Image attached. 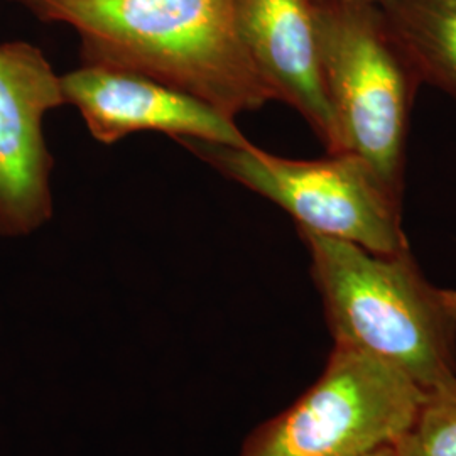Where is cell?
I'll use <instances>...</instances> for the list:
<instances>
[{"label": "cell", "instance_id": "8fae6325", "mask_svg": "<svg viewBox=\"0 0 456 456\" xmlns=\"http://www.w3.org/2000/svg\"><path fill=\"white\" fill-rule=\"evenodd\" d=\"M367 456H399V453H397V450L392 444V446H384V448H380V450H377L374 453Z\"/></svg>", "mask_w": 456, "mask_h": 456}, {"label": "cell", "instance_id": "7c38bea8", "mask_svg": "<svg viewBox=\"0 0 456 456\" xmlns=\"http://www.w3.org/2000/svg\"><path fill=\"white\" fill-rule=\"evenodd\" d=\"M357 2H370V4H380L382 0H357Z\"/></svg>", "mask_w": 456, "mask_h": 456}, {"label": "cell", "instance_id": "6da1fadb", "mask_svg": "<svg viewBox=\"0 0 456 456\" xmlns=\"http://www.w3.org/2000/svg\"><path fill=\"white\" fill-rule=\"evenodd\" d=\"M80 37L85 65L129 69L235 118L276 100L247 54L237 0H12Z\"/></svg>", "mask_w": 456, "mask_h": 456}, {"label": "cell", "instance_id": "7a4b0ae2", "mask_svg": "<svg viewBox=\"0 0 456 456\" xmlns=\"http://www.w3.org/2000/svg\"><path fill=\"white\" fill-rule=\"evenodd\" d=\"M333 343L386 362L424 392L456 391V291L424 277L409 247L374 254L297 227Z\"/></svg>", "mask_w": 456, "mask_h": 456}, {"label": "cell", "instance_id": "9c48e42d", "mask_svg": "<svg viewBox=\"0 0 456 456\" xmlns=\"http://www.w3.org/2000/svg\"><path fill=\"white\" fill-rule=\"evenodd\" d=\"M379 7L421 82L456 102V0H382Z\"/></svg>", "mask_w": 456, "mask_h": 456}, {"label": "cell", "instance_id": "52a82bcc", "mask_svg": "<svg viewBox=\"0 0 456 456\" xmlns=\"http://www.w3.org/2000/svg\"><path fill=\"white\" fill-rule=\"evenodd\" d=\"M61 86L65 103L80 112L92 137L105 146L137 132H161L175 141L250 144L235 118L201 98L135 71L82 63L61 77Z\"/></svg>", "mask_w": 456, "mask_h": 456}, {"label": "cell", "instance_id": "8992f818", "mask_svg": "<svg viewBox=\"0 0 456 456\" xmlns=\"http://www.w3.org/2000/svg\"><path fill=\"white\" fill-rule=\"evenodd\" d=\"M66 105L58 75L37 46L0 43V237H26L53 216V156L45 117Z\"/></svg>", "mask_w": 456, "mask_h": 456}, {"label": "cell", "instance_id": "3957f363", "mask_svg": "<svg viewBox=\"0 0 456 456\" xmlns=\"http://www.w3.org/2000/svg\"><path fill=\"white\" fill-rule=\"evenodd\" d=\"M337 152L369 164L403 200L409 118L423 85L379 4L310 0Z\"/></svg>", "mask_w": 456, "mask_h": 456}, {"label": "cell", "instance_id": "277c9868", "mask_svg": "<svg viewBox=\"0 0 456 456\" xmlns=\"http://www.w3.org/2000/svg\"><path fill=\"white\" fill-rule=\"evenodd\" d=\"M176 142L228 180L276 203L297 227L384 256L409 247L403 230V200L352 152L299 161L265 152L252 142Z\"/></svg>", "mask_w": 456, "mask_h": 456}, {"label": "cell", "instance_id": "5b68a950", "mask_svg": "<svg viewBox=\"0 0 456 456\" xmlns=\"http://www.w3.org/2000/svg\"><path fill=\"white\" fill-rule=\"evenodd\" d=\"M426 392L389 363L333 345L320 379L254 429L239 456H367L406 433Z\"/></svg>", "mask_w": 456, "mask_h": 456}, {"label": "cell", "instance_id": "ba28073f", "mask_svg": "<svg viewBox=\"0 0 456 456\" xmlns=\"http://www.w3.org/2000/svg\"><path fill=\"white\" fill-rule=\"evenodd\" d=\"M237 22L247 54L274 98L293 107L328 154H335L337 132L310 0H237Z\"/></svg>", "mask_w": 456, "mask_h": 456}, {"label": "cell", "instance_id": "30bf717a", "mask_svg": "<svg viewBox=\"0 0 456 456\" xmlns=\"http://www.w3.org/2000/svg\"><path fill=\"white\" fill-rule=\"evenodd\" d=\"M394 448L399 456H456V391L426 392L414 421Z\"/></svg>", "mask_w": 456, "mask_h": 456}]
</instances>
